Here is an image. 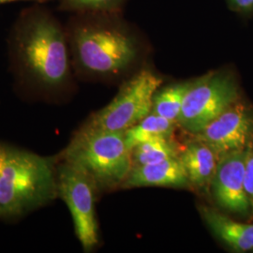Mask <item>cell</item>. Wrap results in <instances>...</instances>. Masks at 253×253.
<instances>
[{
    "label": "cell",
    "mask_w": 253,
    "mask_h": 253,
    "mask_svg": "<svg viewBox=\"0 0 253 253\" xmlns=\"http://www.w3.org/2000/svg\"><path fill=\"white\" fill-rule=\"evenodd\" d=\"M230 10L245 19L253 18V0H225Z\"/></svg>",
    "instance_id": "obj_18"
},
{
    "label": "cell",
    "mask_w": 253,
    "mask_h": 253,
    "mask_svg": "<svg viewBox=\"0 0 253 253\" xmlns=\"http://www.w3.org/2000/svg\"><path fill=\"white\" fill-rule=\"evenodd\" d=\"M8 148H9V145L0 143V172H1V169H2L4 162L6 160L7 153H8Z\"/></svg>",
    "instance_id": "obj_19"
},
{
    "label": "cell",
    "mask_w": 253,
    "mask_h": 253,
    "mask_svg": "<svg viewBox=\"0 0 253 253\" xmlns=\"http://www.w3.org/2000/svg\"><path fill=\"white\" fill-rule=\"evenodd\" d=\"M176 123L154 113L148 114L134 126L124 131L126 145L129 151L141 143L159 137L172 136Z\"/></svg>",
    "instance_id": "obj_14"
},
{
    "label": "cell",
    "mask_w": 253,
    "mask_h": 253,
    "mask_svg": "<svg viewBox=\"0 0 253 253\" xmlns=\"http://www.w3.org/2000/svg\"><path fill=\"white\" fill-rule=\"evenodd\" d=\"M56 157L86 172L100 193L120 189L131 169L124 131L80 127Z\"/></svg>",
    "instance_id": "obj_4"
},
{
    "label": "cell",
    "mask_w": 253,
    "mask_h": 253,
    "mask_svg": "<svg viewBox=\"0 0 253 253\" xmlns=\"http://www.w3.org/2000/svg\"><path fill=\"white\" fill-rule=\"evenodd\" d=\"M141 187L191 189L190 181L179 158L131 167L120 189L126 190Z\"/></svg>",
    "instance_id": "obj_10"
},
{
    "label": "cell",
    "mask_w": 253,
    "mask_h": 253,
    "mask_svg": "<svg viewBox=\"0 0 253 253\" xmlns=\"http://www.w3.org/2000/svg\"><path fill=\"white\" fill-rule=\"evenodd\" d=\"M12 54L23 81L42 100L54 101L71 82L67 37L56 21L36 15L23 25L12 43Z\"/></svg>",
    "instance_id": "obj_1"
},
{
    "label": "cell",
    "mask_w": 253,
    "mask_h": 253,
    "mask_svg": "<svg viewBox=\"0 0 253 253\" xmlns=\"http://www.w3.org/2000/svg\"><path fill=\"white\" fill-rule=\"evenodd\" d=\"M12 1H17V0H0V5L4 4V3H9V2H12Z\"/></svg>",
    "instance_id": "obj_20"
},
{
    "label": "cell",
    "mask_w": 253,
    "mask_h": 253,
    "mask_svg": "<svg viewBox=\"0 0 253 253\" xmlns=\"http://www.w3.org/2000/svg\"><path fill=\"white\" fill-rule=\"evenodd\" d=\"M198 210L210 231L233 252L253 251V224L235 221L207 205H201Z\"/></svg>",
    "instance_id": "obj_12"
},
{
    "label": "cell",
    "mask_w": 253,
    "mask_h": 253,
    "mask_svg": "<svg viewBox=\"0 0 253 253\" xmlns=\"http://www.w3.org/2000/svg\"><path fill=\"white\" fill-rule=\"evenodd\" d=\"M193 80L173 83L160 87L154 95L151 112L177 124L184 98Z\"/></svg>",
    "instance_id": "obj_15"
},
{
    "label": "cell",
    "mask_w": 253,
    "mask_h": 253,
    "mask_svg": "<svg viewBox=\"0 0 253 253\" xmlns=\"http://www.w3.org/2000/svg\"><path fill=\"white\" fill-rule=\"evenodd\" d=\"M56 175L58 198L63 200L71 212L76 237L84 252H92L100 244L96 215V201L100 191L86 172L59 159Z\"/></svg>",
    "instance_id": "obj_7"
},
{
    "label": "cell",
    "mask_w": 253,
    "mask_h": 253,
    "mask_svg": "<svg viewBox=\"0 0 253 253\" xmlns=\"http://www.w3.org/2000/svg\"><path fill=\"white\" fill-rule=\"evenodd\" d=\"M73 62L81 73L97 78L117 77L135 64L140 45L135 34L117 22H87L70 36Z\"/></svg>",
    "instance_id": "obj_3"
},
{
    "label": "cell",
    "mask_w": 253,
    "mask_h": 253,
    "mask_svg": "<svg viewBox=\"0 0 253 253\" xmlns=\"http://www.w3.org/2000/svg\"><path fill=\"white\" fill-rule=\"evenodd\" d=\"M179 160L186 171L191 189L210 191L211 182L217 169L218 157L206 143L197 138L181 147Z\"/></svg>",
    "instance_id": "obj_11"
},
{
    "label": "cell",
    "mask_w": 253,
    "mask_h": 253,
    "mask_svg": "<svg viewBox=\"0 0 253 253\" xmlns=\"http://www.w3.org/2000/svg\"><path fill=\"white\" fill-rule=\"evenodd\" d=\"M181 147L170 137H159L134 146L130 151L131 167L179 158Z\"/></svg>",
    "instance_id": "obj_13"
},
{
    "label": "cell",
    "mask_w": 253,
    "mask_h": 253,
    "mask_svg": "<svg viewBox=\"0 0 253 253\" xmlns=\"http://www.w3.org/2000/svg\"><path fill=\"white\" fill-rule=\"evenodd\" d=\"M56 156L9 145L0 172V220L14 221L58 198Z\"/></svg>",
    "instance_id": "obj_2"
},
{
    "label": "cell",
    "mask_w": 253,
    "mask_h": 253,
    "mask_svg": "<svg viewBox=\"0 0 253 253\" xmlns=\"http://www.w3.org/2000/svg\"><path fill=\"white\" fill-rule=\"evenodd\" d=\"M66 9L98 12V13H114L118 11L125 0H61Z\"/></svg>",
    "instance_id": "obj_16"
},
{
    "label": "cell",
    "mask_w": 253,
    "mask_h": 253,
    "mask_svg": "<svg viewBox=\"0 0 253 253\" xmlns=\"http://www.w3.org/2000/svg\"><path fill=\"white\" fill-rule=\"evenodd\" d=\"M162 84L163 79L151 70H141L124 82L113 100L92 115L82 128L125 131L151 113L154 95Z\"/></svg>",
    "instance_id": "obj_6"
},
{
    "label": "cell",
    "mask_w": 253,
    "mask_h": 253,
    "mask_svg": "<svg viewBox=\"0 0 253 253\" xmlns=\"http://www.w3.org/2000/svg\"><path fill=\"white\" fill-rule=\"evenodd\" d=\"M240 100L233 70L212 71L193 80L182 104L177 125L193 135Z\"/></svg>",
    "instance_id": "obj_5"
},
{
    "label": "cell",
    "mask_w": 253,
    "mask_h": 253,
    "mask_svg": "<svg viewBox=\"0 0 253 253\" xmlns=\"http://www.w3.org/2000/svg\"><path fill=\"white\" fill-rule=\"evenodd\" d=\"M194 136L209 145L218 159L246 149L253 142V107L239 100Z\"/></svg>",
    "instance_id": "obj_8"
},
{
    "label": "cell",
    "mask_w": 253,
    "mask_h": 253,
    "mask_svg": "<svg viewBox=\"0 0 253 253\" xmlns=\"http://www.w3.org/2000/svg\"><path fill=\"white\" fill-rule=\"evenodd\" d=\"M246 154L247 148L221 156L210 186V192L217 206L239 216L252 214L245 190Z\"/></svg>",
    "instance_id": "obj_9"
},
{
    "label": "cell",
    "mask_w": 253,
    "mask_h": 253,
    "mask_svg": "<svg viewBox=\"0 0 253 253\" xmlns=\"http://www.w3.org/2000/svg\"><path fill=\"white\" fill-rule=\"evenodd\" d=\"M245 190L250 201L253 215V142L247 147L245 163Z\"/></svg>",
    "instance_id": "obj_17"
}]
</instances>
